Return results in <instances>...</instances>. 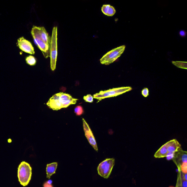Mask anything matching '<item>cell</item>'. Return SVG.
Here are the masks:
<instances>
[{
	"label": "cell",
	"mask_w": 187,
	"mask_h": 187,
	"mask_svg": "<svg viewBox=\"0 0 187 187\" xmlns=\"http://www.w3.org/2000/svg\"><path fill=\"white\" fill-rule=\"evenodd\" d=\"M78 100L73 98L69 94L60 92L52 96L47 105L53 111H58L62 108H67L70 105L76 104Z\"/></svg>",
	"instance_id": "cell-1"
},
{
	"label": "cell",
	"mask_w": 187,
	"mask_h": 187,
	"mask_svg": "<svg viewBox=\"0 0 187 187\" xmlns=\"http://www.w3.org/2000/svg\"><path fill=\"white\" fill-rule=\"evenodd\" d=\"M132 89L131 87H123L110 89L107 90L101 91L98 93L94 94L93 98L100 101L105 98L121 95L125 92L130 91L132 90Z\"/></svg>",
	"instance_id": "cell-2"
},
{
	"label": "cell",
	"mask_w": 187,
	"mask_h": 187,
	"mask_svg": "<svg viewBox=\"0 0 187 187\" xmlns=\"http://www.w3.org/2000/svg\"><path fill=\"white\" fill-rule=\"evenodd\" d=\"M32 175V169L29 163L22 162L18 169V177L19 182L23 186H27L30 181Z\"/></svg>",
	"instance_id": "cell-3"
},
{
	"label": "cell",
	"mask_w": 187,
	"mask_h": 187,
	"mask_svg": "<svg viewBox=\"0 0 187 187\" xmlns=\"http://www.w3.org/2000/svg\"><path fill=\"white\" fill-rule=\"evenodd\" d=\"M125 47V45H122L108 52L100 59L101 64L109 65L112 63L121 56L124 51Z\"/></svg>",
	"instance_id": "cell-4"
},
{
	"label": "cell",
	"mask_w": 187,
	"mask_h": 187,
	"mask_svg": "<svg viewBox=\"0 0 187 187\" xmlns=\"http://www.w3.org/2000/svg\"><path fill=\"white\" fill-rule=\"evenodd\" d=\"M57 28L54 27L52 30L50 47V68L52 71L56 69L57 56Z\"/></svg>",
	"instance_id": "cell-5"
},
{
	"label": "cell",
	"mask_w": 187,
	"mask_h": 187,
	"mask_svg": "<svg viewBox=\"0 0 187 187\" xmlns=\"http://www.w3.org/2000/svg\"><path fill=\"white\" fill-rule=\"evenodd\" d=\"M114 165L115 160L114 158L107 159L103 161L97 168L99 175L105 179H108L111 175Z\"/></svg>",
	"instance_id": "cell-6"
},
{
	"label": "cell",
	"mask_w": 187,
	"mask_h": 187,
	"mask_svg": "<svg viewBox=\"0 0 187 187\" xmlns=\"http://www.w3.org/2000/svg\"><path fill=\"white\" fill-rule=\"evenodd\" d=\"M172 160L177 166L178 169H180L183 173L187 172V152L183 151L181 148L178 151L174 153Z\"/></svg>",
	"instance_id": "cell-7"
},
{
	"label": "cell",
	"mask_w": 187,
	"mask_h": 187,
	"mask_svg": "<svg viewBox=\"0 0 187 187\" xmlns=\"http://www.w3.org/2000/svg\"><path fill=\"white\" fill-rule=\"evenodd\" d=\"M31 34L33 38H38L50 47L51 38L44 27L34 26L31 30Z\"/></svg>",
	"instance_id": "cell-8"
},
{
	"label": "cell",
	"mask_w": 187,
	"mask_h": 187,
	"mask_svg": "<svg viewBox=\"0 0 187 187\" xmlns=\"http://www.w3.org/2000/svg\"><path fill=\"white\" fill-rule=\"evenodd\" d=\"M82 120L83 128L85 137H86L90 144L91 145L94 149L97 152L98 151V148L97 143L92 131L84 119L83 118Z\"/></svg>",
	"instance_id": "cell-9"
},
{
	"label": "cell",
	"mask_w": 187,
	"mask_h": 187,
	"mask_svg": "<svg viewBox=\"0 0 187 187\" xmlns=\"http://www.w3.org/2000/svg\"><path fill=\"white\" fill-rule=\"evenodd\" d=\"M17 46L22 51L25 53L34 55L35 53L34 50L31 43L24 37L19 38L17 41Z\"/></svg>",
	"instance_id": "cell-10"
},
{
	"label": "cell",
	"mask_w": 187,
	"mask_h": 187,
	"mask_svg": "<svg viewBox=\"0 0 187 187\" xmlns=\"http://www.w3.org/2000/svg\"><path fill=\"white\" fill-rule=\"evenodd\" d=\"M165 144L169 155H173L174 153L181 148V144L176 139L169 141Z\"/></svg>",
	"instance_id": "cell-11"
},
{
	"label": "cell",
	"mask_w": 187,
	"mask_h": 187,
	"mask_svg": "<svg viewBox=\"0 0 187 187\" xmlns=\"http://www.w3.org/2000/svg\"><path fill=\"white\" fill-rule=\"evenodd\" d=\"M57 163H53L48 164L47 166L46 172L47 177L49 179L50 177L54 174L55 173L57 167Z\"/></svg>",
	"instance_id": "cell-12"
},
{
	"label": "cell",
	"mask_w": 187,
	"mask_h": 187,
	"mask_svg": "<svg viewBox=\"0 0 187 187\" xmlns=\"http://www.w3.org/2000/svg\"><path fill=\"white\" fill-rule=\"evenodd\" d=\"M169 155L167 150L166 146L165 144L157 151L154 155V157L156 158H163Z\"/></svg>",
	"instance_id": "cell-13"
},
{
	"label": "cell",
	"mask_w": 187,
	"mask_h": 187,
	"mask_svg": "<svg viewBox=\"0 0 187 187\" xmlns=\"http://www.w3.org/2000/svg\"><path fill=\"white\" fill-rule=\"evenodd\" d=\"M172 63L178 68L180 69H187V62L181 61H172Z\"/></svg>",
	"instance_id": "cell-14"
},
{
	"label": "cell",
	"mask_w": 187,
	"mask_h": 187,
	"mask_svg": "<svg viewBox=\"0 0 187 187\" xmlns=\"http://www.w3.org/2000/svg\"><path fill=\"white\" fill-rule=\"evenodd\" d=\"M26 61L27 63L29 65L33 66L35 65L36 60L34 56L30 55L26 57Z\"/></svg>",
	"instance_id": "cell-15"
},
{
	"label": "cell",
	"mask_w": 187,
	"mask_h": 187,
	"mask_svg": "<svg viewBox=\"0 0 187 187\" xmlns=\"http://www.w3.org/2000/svg\"><path fill=\"white\" fill-rule=\"evenodd\" d=\"M74 112L77 116H80L84 113L83 108L81 106H76L74 109Z\"/></svg>",
	"instance_id": "cell-16"
},
{
	"label": "cell",
	"mask_w": 187,
	"mask_h": 187,
	"mask_svg": "<svg viewBox=\"0 0 187 187\" xmlns=\"http://www.w3.org/2000/svg\"><path fill=\"white\" fill-rule=\"evenodd\" d=\"M116 13V10L115 8L112 6H110L108 9L107 15L108 16H113Z\"/></svg>",
	"instance_id": "cell-17"
},
{
	"label": "cell",
	"mask_w": 187,
	"mask_h": 187,
	"mask_svg": "<svg viewBox=\"0 0 187 187\" xmlns=\"http://www.w3.org/2000/svg\"><path fill=\"white\" fill-rule=\"evenodd\" d=\"M93 97L91 94H88L84 96L83 99L85 102L92 103L93 102Z\"/></svg>",
	"instance_id": "cell-18"
},
{
	"label": "cell",
	"mask_w": 187,
	"mask_h": 187,
	"mask_svg": "<svg viewBox=\"0 0 187 187\" xmlns=\"http://www.w3.org/2000/svg\"><path fill=\"white\" fill-rule=\"evenodd\" d=\"M178 169V170H179L180 171V172L181 185L182 187H187V181L185 180L184 178H183L182 173L181 169Z\"/></svg>",
	"instance_id": "cell-19"
},
{
	"label": "cell",
	"mask_w": 187,
	"mask_h": 187,
	"mask_svg": "<svg viewBox=\"0 0 187 187\" xmlns=\"http://www.w3.org/2000/svg\"><path fill=\"white\" fill-rule=\"evenodd\" d=\"M111 5H104L102 7L101 10L105 15H107L108 9Z\"/></svg>",
	"instance_id": "cell-20"
},
{
	"label": "cell",
	"mask_w": 187,
	"mask_h": 187,
	"mask_svg": "<svg viewBox=\"0 0 187 187\" xmlns=\"http://www.w3.org/2000/svg\"><path fill=\"white\" fill-rule=\"evenodd\" d=\"M176 187H182L181 185L180 172V171L179 170H178V173Z\"/></svg>",
	"instance_id": "cell-21"
},
{
	"label": "cell",
	"mask_w": 187,
	"mask_h": 187,
	"mask_svg": "<svg viewBox=\"0 0 187 187\" xmlns=\"http://www.w3.org/2000/svg\"><path fill=\"white\" fill-rule=\"evenodd\" d=\"M141 93L144 97H147L148 95H149V90L147 88H144L142 90Z\"/></svg>",
	"instance_id": "cell-22"
},
{
	"label": "cell",
	"mask_w": 187,
	"mask_h": 187,
	"mask_svg": "<svg viewBox=\"0 0 187 187\" xmlns=\"http://www.w3.org/2000/svg\"><path fill=\"white\" fill-rule=\"evenodd\" d=\"M179 34L182 37H184L186 36V31H180Z\"/></svg>",
	"instance_id": "cell-23"
},
{
	"label": "cell",
	"mask_w": 187,
	"mask_h": 187,
	"mask_svg": "<svg viewBox=\"0 0 187 187\" xmlns=\"http://www.w3.org/2000/svg\"><path fill=\"white\" fill-rule=\"evenodd\" d=\"M8 143H11L12 141L11 140V139H8Z\"/></svg>",
	"instance_id": "cell-24"
}]
</instances>
